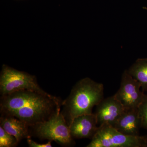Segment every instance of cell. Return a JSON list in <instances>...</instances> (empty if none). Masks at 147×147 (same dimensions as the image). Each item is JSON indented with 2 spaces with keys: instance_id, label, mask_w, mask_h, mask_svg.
Returning <instances> with one entry per match:
<instances>
[{
  "instance_id": "6da1fadb",
  "label": "cell",
  "mask_w": 147,
  "mask_h": 147,
  "mask_svg": "<svg viewBox=\"0 0 147 147\" xmlns=\"http://www.w3.org/2000/svg\"><path fill=\"white\" fill-rule=\"evenodd\" d=\"M103 98V84L86 77L74 86L68 97L63 101L61 113L69 126L76 117L92 113L93 108Z\"/></svg>"
},
{
  "instance_id": "7a4b0ae2",
  "label": "cell",
  "mask_w": 147,
  "mask_h": 147,
  "mask_svg": "<svg viewBox=\"0 0 147 147\" xmlns=\"http://www.w3.org/2000/svg\"><path fill=\"white\" fill-rule=\"evenodd\" d=\"M61 110H58L47 120L29 127L32 129V134L39 139L55 141L63 146H71L74 145V139Z\"/></svg>"
},
{
  "instance_id": "3957f363",
  "label": "cell",
  "mask_w": 147,
  "mask_h": 147,
  "mask_svg": "<svg viewBox=\"0 0 147 147\" xmlns=\"http://www.w3.org/2000/svg\"><path fill=\"white\" fill-rule=\"evenodd\" d=\"M61 101V100L58 97L49 94H42L29 90L18 91L1 96V116L5 115L21 108Z\"/></svg>"
},
{
  "instance_id": "277c9868",
  "label": "cell",
  "mask_w": 147,
  "mask_h": 147,
  "mask_svg": "<svg viewBox=\"0 0 147 147\" xmlns=\"http://www.w3.org/2000/svg\"><path fill=\"white\" fill-rule=\"evenodd\" d=\"M24 90L48 94L40 86L34 75L3 65L0 75L1 96Z\"/></svg>"
},
{
  "instance_id": "5b68a950",
  "label": "cell",
  "mask_w": 147,
  "mask_h": 147,
  "mask_svg": "<svg viewBox=\"0 0 147 147\" xmlns=\"http://www.w3.org/2000/svg\"><path fill=\"white\" fill-rule=\"evenodd\" d=\"M145 136H131L121 133L111 125L98 126L87 147H144Z\"/></svg>"
},
{
  "instance_id": "8992f818",
  "label": "cell",
  "mask_w": 147,
  "mask_h": 147,
  "mask_svg": "<svg viewBox=\"0 0 147 147\" xmlns=\"http://www.w3.org/2000/svg\"><path fill=\"white\" fill-rule=\"evenodd\" d=\"M141 88L139 82L125 70L122 76L120 87L114 95L125 109L137 108L145 94Z\"/></svg>"
},
{
  "instance_id": "52a82bcc",
  "label": "cell",
  "mask_w": 147,
  "mask_h": 147,
  "mask_svg": "<svg viewBox=\"0 0 147 147\" xmlns=\"http://www.w3.org/2000/svg\"><path fill=\"white\" fill-rule=\"evenodd\" d=\"M125 110L115 95L103 98L96 105L94 113L98 126L107 124L114 127Z\"/></svg>"
},
{
  "instance_id": "ba28073f",
  "label": "cell",
  "mask_w": 147,
  "mask_h": 147,
  "mask_svg": "<svg viewBox=\"0 0 147 147\" xmlns=\"http://www.w3.org/2000/svg\"><path fill=\"white\" fill-rule=\"evenodd\" d=\"M98 127L96 116L93 113L76 117L69 125L70 134L74 139H92Z\"/></svg>"
},
{
  "instance_id": "9c48e42d",
  "label": "cell",
  "mask_w": 147,
  "mask_h": 147,
  "mask_svg": "<svg viewBox=\"0 0 147 147\" xmlns=\"http://www.w3.org/2000/svg\"><path fill=\"white\" fill-rule=\"evenodd\" d=\"M113 127L125 135L139 136L142 127L138 108L125 109Z\"/></svg>"
},
{
  "instance_id": "30bf717a",
  "label": "cell",
  "mask_w": 147,
  "mask_h": 147,
  "mask_svg": "<svg viewBox=\"0 0 147 147\" xmlns=\"http://www.w3.org/2000/svg\"><path fill=\"white\" fill-rule=\"evenodd\" d=\"M0 126L9 134L14 136L18 142L31 137L29 127L26 124L15 117L1 116Z\"/></svg>"
},
{
  "instance_id": "8fae6325",
  "label": "cell",
  "mask_w": 147,
  "mask_h": 147,
  "mask_svg": "<svg viewBox=\"0 0 147 147\" xmlns=\"http://www.w3.org/2000/svg\"><path fill=\"white\" fill-rule=\"evenodd\" d=\"M127 71L140 84L142 90L147 92V58L138 59Z\"/></svg>"
},
{
  "instance_id": "7c38bea8",
  "label": "cell",
  "mask_w": 147,
  "mask_h": 147,
  "mask_svg": "<svg viewBox=\"0 0 147 147\" xmlns=\"http://www.w3.org/2000/svg\"><path fill=\"white\" fill-rule=\"evenodd\" d=\"M18 142L14 136L9 134L0 126V147H14Z\"/></svg>"
},
{
  "instance_id": "4fadbf2b",
  "label": "cell",
  "mask_w": 147,
  "mask_h": 147,
  "mask_svg": "<svg viewBox=\"0 0 147 147\" xmlns=\"http://www.w3.org/2000/svg\"><path fill=\"white\" fill-rule=\"evenodd\" d=\"M142 127L147 130V94H145L142 102L138 107Z\"/></svg>"
},
{
  "instance_id": "5bb4252c",
  "label": "cell",
  "mask_w": 147,
  "mask_h": 147,
  "mask_svg": "<svg viewBox=\"0 0 147 147\" xmlns=\"http://www.w3.org/2000/svg\"><path fill=\"white\" fill-rule=\"evenodd\" d=\"M52 141H49L46 144H38L30 138L27 139V142L30 147H52Z\"/></svg>"
},
{
  "instance_id": "9a60e30c",
  "label": "cell",
  "mask_w": 147,
  "mask_h": 147,
  "mask_svg": "<svg viewBox=\"0 0 147 147\" xmlns=\"http://www.w3.org/2000/svg\"><path fill=\"white\" fill-rule=\"evenodd\" d=\"M145 146L144 147H147V136H145Z\"/></svg>"
}]
</instances>
